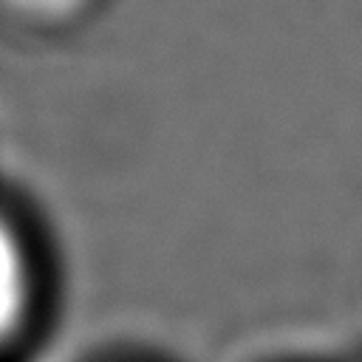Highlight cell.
<instances>
[{
	"label": "cell",
	"instance_id": "cell-1",
	"mask_svg": "<svg viewBox=\"0 0 362 362\" xmlns=\"http://www.w3.org/2000/svg\"><path fill=\"white\" fill-rule=\"evenodd\" d=\"M45 305V269L28 226L0 206V362L37 331Z\"/></svg>",
	"mask_w": 362,
	"mask_h": 362
}]
</instances>
